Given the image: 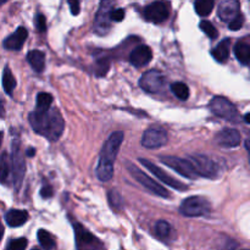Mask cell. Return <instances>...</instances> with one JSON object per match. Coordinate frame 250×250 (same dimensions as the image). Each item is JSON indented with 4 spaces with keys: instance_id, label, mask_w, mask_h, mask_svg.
Instances as JSON below:
<instances>
[{
    "instance_id": "29",
    "label": "cell",
    "mask_w": 250,
    "mask_h": 250,
    "mask_svg": "<svg viewBox=\"0 0 250 250\" xmlns=\"http://www.w3.org/2000/svg\"><path fill=\"white\" fill-rule=\"evenodd\" d=\"M171 232H172V227L168 224L167 221H164V220H160V221L156 222L155 225V233L159 238L161 239H167L170 237Z\"/></svg>"
},
{
    "instance_id": "11",
    "label": "cell",
    "mask_w": 250,
    "mask_h": 250,
    "mask_svg": "<svg viewBox=\"0 0 250 250\" xmlns=\"http://www.w3.org/2000/svg\"><path fill=\"white\" fill-rule=\"evenodd\" d=\"M139 163H141L144 167L148 168V170L150 171V172L153 173V175L155 176V177L158 178L160 182L165 183V185L168 186V187L173 188V189H176V190H180V192H183V190L188 189V187L185 185V183H182V182H180L178 180H176L175 177H172V176H170L168 173H166L165 171L161 170L159 166H156L155 164L150 163V161L146 160V159H139Z\"/></svg>"
},
{
    "instance_id": "45",
    "label": "cell",
    "mask_w": 250,
    "mask_h": 250,
    "mask_svg": "<svg viewBox=\"0 0 250 250\" xmlns=\"http://www.w3.org/2000/svg\"><path fill=\"white\" fill-rule=\"evenodd\" d=\"M32 250H39V249H32Z\"/></svg>"
},
{
    "instance_id": "37",
    "label": "cell",
    "mask_w": 250,
    "mask_h": 250,
    "mask_svg": "<svg viewBox=\"0 0 250 250\" xmlns=\"http://www.w3.org/2000/svg\"><path fill=\"white\" fill-rule=\"evenodd\" d=\"M68 5H70V10L72 12V15H78L81 11L80 7V0H67Z\"/></svg>"
},
{
    "instance_id": "17",
    "label": "cell",
    "mask_w": 250,
    "mask_h": 250,
    "mask_svg": "<svg viewBox=\"0 0 250 250\" xmlns=\"http://www.w3.org/2000/svg\"><path fill=\"white\" fill-rule=\"evenodd\" d=\"M217 14L222 21L229 23L239 14V1L238 0H220Z\"/></svg>"
},
{
    "instance_id": "32",
    "label": "cell",
    "mask_w": 250,
    "mask_h": 250,
    "mask_svg": "<svg viewBox=\"0 0 250 250\" xmlns=\"http://www.w3.org/2000/svg\"><path fill=\"white\" fill-rule=\"evenodd\" d=\"M27 239L26 238H17L10 242L7 250H26L27 248Z\"/></svg>"
},
{
    "instance_id": "8",
    "label": "cell",
    "mask_w": 250,
    "mask_h": 250,
    "mask_svg": "<svg viewBox=\"0 0 250 250\" xmlns=\"http://www.w3.org/2000/svg\"><path fill=\"white\" fill-rule=\"evenodd\" d=\"M160 161L171 170L176 171L188 180H195L197 177H199L194 166L189 160H185V159L177 158V156H161Z\"/></svg>"
},
{
    "instance_id": "26",
    "label": "cell",
    "mask_w": 250,
    "mask_h": 250,
    "mask_svg": "<svg viewBox=\"0 0 250 250\" xmlns=\"http://www.w3.org/2000/svg\"><path fill=\"white\" fill-rule=\"evenodd\" d=\"M54 99L49 93H39L37 95V111H48L51 109V104H53Z\"/></svg>"
},
{
    "instance_id": "3",
    "label": "cell",
    "mask_w": 250,
    "mask_h": 250,
    "mask_svg": "<svg viewBox=\"0 0 250 250\" xmlns=\"http://www.w3.org/2000/svg\"><path fill=\"white\" fill-rule=\"evenodd\" d=\"M126 167H127V170H128V172L131 173L132 177H133L137 182L141 183V185L143 186L146 189H148L149 192L153 193V194H155V195H158V197L166 198V199H167V198H170V193L165 189V187H163L160 183H158L156 181H154L150 176H148L146 172H144V171H142L141 168L137 167L134 164L129 163L128 161V163H126Z\"/></svg>"
},
{
    "instance_id": "38",
    "label": "cell",
    "mask_w": 250,
    "mask_h": 250,
    "mask_svg": "<svg viewBox=\"0 0 250 250\" xmlns=\"http://www.w3.org/2000/svg\"><path fill=\"white\" fill-rule=\"evenodd\" d=\"M54 194V190L51 188V186H44L41 189V195L44 198V199H48V198H51Z\"/></svg>"
},
{
    "instance_id": "34",
    "label": "cell",
    "mask_w": 250,
    "mask_h": 250,
    "mask_svg": "<svg viewBox=\"0 0 250 250\" xmlns=\"http://www.w3.org/2000/svg\"><path fill=\"white\" fill-rule=\"evenodd\" d=\"M110 63L107 60H102L98 61V66H97V76L98 77H103L104 75H106V72L109 71Z\"/></svg>"
},
{
    "instance_id": "25",
    "label": "cell",
    "mask_w": 250,
    "mask_h": 250,
    "mask_svg": "<svg viewBox=\"0 0 250 250\" xmlns=\"http://www.w3.org/2000/svg\"><path fill=\"white\" fill-rule=\"evenodd\" d=\"M215 6V0H195V11L199 16H209Z\"/></svg>"
},
{
    "instance_id": "28",
    "label": "cell",
    "mask_w": 250,
    "mask_h": 250,
    "mask_svg": "<svg viewBox=\"0 0 250 250\" xmlns=\"http://www.w3.org/2000/svg\"><path fill=\"white\" fill-rule=\"evenodd\" d=\"M171 90L180 100H187L189 98V88L183 82H175L171 84Z\"/></svg>"
},
{
    "instance_id": "39",
    "label": "cell",
    "mask_w": 250,
    "mask_h": 250,
    "mask_svg": "<svg viewBox=\"0 0 250 250\" xmlns=\"http://www.w3.org/2000/svg\"><path fill=\"white\" fill-rule=\"evenodd\" d=\"M34 153H36V149H34V148L27 149V151H26L27 156H29V158H32V156H34Z\"/></svg>"
},
{
    "instance_id": "14",
    "label": "cell",
    "mask_w": 250,
    "mask_h": 250,
    "mask_svg": "<svg viewBox=\"0 0 250 250\" xmlns=\"http://www.w3.org/2000/svg\"><path fill=\"white\" fill-rule=\"evenodd\" d=\"M167 141V133L164 129L149 128L142 137V146L146 149H158L165 146Z\"/></svg>"
},
{
    "instance_id": "46",
    "label": "cell",
    "mask_w": 250,
    "mask_h": 250,
    "mask_svg": "<svg viewBox=\"0 0 250 250\" xmlns=\"http://www.w3.org/2000/svg\"><path fill=\"white\" fill-rule=\"evenodd\" d=\"M249 160H250V158H249Z\"/></svg>"
},
{
    "instance_id": "30",
    "label": "cell",
    "mask_w": 250,
    "mask_h": 250,
    "mask_svg": "<svg viewBox=\"0 0 250 250\" xmlns=\"http://www.w3.org/2000/svg\"><path fill=\"white\" fill-rule=\"evenodd\" d=\"M109 202H110V205H111L115 210L124 209L125 200L124 198H122V195L120 194L119 192H116V190L111 189L109 192Z\"/></svg>"
},
{
    "instance_id": "4",
    "label": "cell",
    "mask_w": 250,
    "mask_h": 250,
    "mask_svg": "<svg viewBox=\"0 0 250 250\" xmlns=\"http://www.w3.org/2000/svg\"><path fill=\"white\" fill-rule=\"evenodd\" d=\"M210 110L214 115H216L220 119H224L226 121L238 124L242 121V117L239 115L237 107L229 102V99L224 97H214L209 104Z\"/></svg>"
},
{
    "instance_id": "43",
    "label": "cell",
    "mask_w": 250,
    "mask_h": 250,
    "mask_svg": "<svg viewBox=\"0 0 250 250\" xmlns=\"http://www.w3.org/2000/svg\"><path fill=\"white\" fill-rule=\"evenodd\" d=\"M2 143V132H0V146H1Z\"/></svg>"
},
{
    "instance_id": "13",
    "label": "cell",
    "mask_w": 250,
    "mask_h": 250,
    "mask_svg": "<svg viewBox=\"0 0 250 250\" xmlns=\"http://www.w3.org/2000/svg\"><path fill=\"white\" fill-rule=\"evenodd\" d=\"M144 19L153 23H161L166 21L170 15V4L164 0H156L144 9Z\"/></svg>"
},
{
    "instance_id": "18",
    "label": "cell",
    "mask_w": 250,
    "mask_h": 250,
    "mask_svg": "<svg viewBox=\"0 0 250 250\" xmlns=\"http://www.w3.org/2000/svg\"><path fill=\"white\" fill-rule=\"evenodd\" d=\"M28 37V31L24 27H19L12 34L4 41L2 45L7 50H20Z\"/></svg>"
},
{
    "instance_id": "35",
    "label": "cell",
    "mask_w": 250,
    "mask_h": 250,
    "mask_svg": "<svg viewBox=\"0 0 250 250\" xmlns=\"http://www.w3.org/2000/svg\"><path fill=\"white\" fill-rule=\"evenodd\" d=\"M36 27L38 29V32H45L46 29V20L44 17V15L38 14L36 16Z\"/></svg>"
},
{
    "instance_id": "22",
    "label": "cell",
    "mask_w": 250,
    "mask_h": 250,
    "mask_svg": "<svg viewBox=\"0 0 250 250\" xmlns=\"http://www.w3.org/2000/svg\"><path fill=\"white\" fill-rule=\"evenodd\" d=\"M234 55H236L237 60L242 63V65H249L250 63V45L246 42H238L234 45Z\"/></svg>"
},
{
    "instance_id": "24",
    "label": "cell",
    "mask_w": 250,
    "mask_h": 250,
    "mask_svg": "<svg viewBox=\"0 0 250 250\" xmlns=\"http://www.w3.org/2000/svg\"><path fill=\"white\" fill-rule=\"evenodd\" d=\"M10 172H11V159L9 158V154L4 151L0 155V182H6Z\"/></svg>"
},
{
    "instance_id": "31",
    "label": "cell",
    "mask_w": 250,
    "mask_h": 250,
    "mask_svg": "<svg viewBox=\"0 0 250 250\" xmlns=\"http://www.w3.org/2000/svg\"><path fill=\"white\" fill-rule=\"evenodd\" d=\"M199 27H200V29H202V31L204 32V33L207 34L210 39H216L217 37H219V31H217L216 27H215L211 22L205 21L204 20V21L200 22Z\"/></svg>"
},
{
    "instance_id": "15",
    "label": "cell",
    "mask_w": 250,
    "mask_h": 250,
    "mask_svg": "<svg viewBox=\"0 0 250 250\" xmlns=\"http://www.w3.org/2000/svg\"><path fill=\"white\" fill-rule=\"evenodd\" d=\"M241 133L234 128H225L220 131L215 137L217 146L224 148H236L241 144Z\"/></svg>"
},
{
    "instance_id": "19",
    "label": "cell",
    "mask_w": 250,
    "mask_h": 250,
    "mask_svg": "<svg viewBox=\"0 0 250 250\" xmlns=\"http://www.w3.org/2000/svg\"><path fill=\"white\" fill-rule=\"evenodd\" d=\"M28 220V212L26 210L11 209L5 215V221L10 227L23 226Z\"/></svg>"
},
{
    "instance_id": "21",
    "label": "cell",
    "mask_w": 250,
    "mask_h": 250,
    "mask_svg": "<svg viewBox=\"0 0 250 250\" xmlns=\"http://www.w3.org/2000/svg\"><path fill=\"white\" fill-rule=\"evenodd\" d=\"M229 51H231V41L229 39H224L211 51V55L214 56V59L217 62H226L229 58Z\"/></svg>"
},
{
    "instance_id": "33",
    "label": "cell",
    "mask_w": 250,
    "mask_h": 250,
    "mask_svg": "<svg viewBox=\"0 0 250 250\" xmlns=\"http://www.w3.org/2000/svg\"><path fill=\"white\" fill-rule=\"evenodd\" d=\"M243 23H244V16L241 14V12H239V14L237 15V16L234 17L231 22H229V27L231 31H239V29L243 27Z\"/></svg>"
},
{
    "instance_id": "44",
    "label": "cell",
    "mask_w": 250,
    "mask_h": 250,
    "mask_svg": "<svg viewBox=\"0 0 250 250\" xmlns=\"http://www.w3.org/2000/svg\"><path fill=\"white\" fill-rule=\"evenodd\" d=\"M7 0H0V5H2V4H5V2H6Z\"/></svg>"
},
{
    "instance_id": "16",
    "label": "cell",
    "mask_w": 250,
    "mask_h": 250,
    "mask_svg": "<svg viewBox=\"0 0 250 250\" xmlns=\"http://www.w3.org/2000/svg\"><path fill=\"white\" fill-rule=\"evenodd\" d=\"M153 59V51L148 45H139L132 50L129 55V62L136 67L146 66Z\"/></svg>"
},
{
    "instance_id": "7",
    "label": "cell",
    "mask_w": 250,
    "mask_h": 250,
    "mask_svg": "<svg viewBox=\"0 0 250 250\" xmlns=\"http://www.w3.org/2000/svg\"><path fill=\"white\" fill-rule=\"evenodd\" d=\"M11 172H12V181H14L15 187H16V189H19L22 181H23L24 172H26V164H24V158L21 153V148H20L19 141L12 142Z\"/></svg>"
},
{
    "instance_id": "10",
    "label": "cell",
    "mask_w": 250,
    "mask_h": 250,
    "mask_svg": "<svg viewBox=\"0 0 250 250\" xmlns=\"http://www.w3.org/2000/svg\"><path fill=\"white\" fill-rule=\"evenodd\" d=\"M188 160L192 163L198 176H200V177L215 178L217 176L219 168H217L215 161L210 159L209 156L202 155V154H194V155H190Z\"/></svg>"
},
{
    "instance_id": "40",
    "label": "cell",
    "mask_w": 250,
    "mask_h": 250,
    "mask_svg": "<svg viewBox=\"0 0 250 250\" xmlns=\"http://www.w3.org/2000/svg\"><path fill=\"white\" fill-rule=\"evenodd\" d=\"M244 121H246L248 125H250V112L244 115Z\"/></svg>"
},
{
    "instance_id": "41",
    "label": "cell",
    "mask_w": 250,
    "mask_h": 250,
    "mask_svg": "<svg viewBox=\"0 0 250 250\" xmlns=\"http://www.w3.org/2000/svg\"><path fill=\"white\" fill-rule=\"evenodd\" d=\"M244 146H246V149L250 153V139H247L246 143H244Z\"/></svg>"
},
{
    "instance_id": "23",
    "label": "cell",
    "mask_w": 250,
    "mask_h": 250,
    "mask_svg": "<svg viewBox=\"0 0 250 250\" xmlns=\"http://www.w3.org/2000/svg\"><path fill=\"white\" fill-rule=\"evenodd\" d=\"M16 78L12 75L10 67L6 66V67L4 68V72H2V88H4L5 93H6L7 95H11L12 92L15 90V88H16Z\"/></svg>"
},
{
    "instance_id": "27",
    "label": "cell",
    "mask_w": 250,
    "mask_h": 250,
    "mask_svg": "<svg viewBox=\"0 0 250 250\" xmlns=\"http://www.w3.org/2000/svg\"><path fill=\"white\" fill-rule=\"evenodd\" d=\"M37 237H38L39 244L45 250H53L55 248V239H54V237L48 231H45V229H39Z\"/></svg>"
},
{
    "instance_id": "2",
    "label": "cell",
    "mask_w": 250,
    "mask_h": 250,
    "mask_svg": "<svg viewBox=\"0 0 250 250\" xmlns=\"http://www.w3.org/2000/svg\"><path fill=\"white\" fill-rule=\"evenodd\" d=\"M124 142V132L117 131L110 134L107 141L105 142L102 151H100L99 160H98L95 175L98 180L102 182H107L114 176V163L117 158L121 144Z\"/></svg>"
},
{
    "instance_id": "42",
    "label": "cell",
    "mask_w": 250,
    "mask_h": 250,
    "mask_svg": "<svg viewBox=\"0 0 250 250\" xmlns=\"http://www.w3.org/2000/svg\"><path fill=\"white\" fill-rule=\"evenodd\" d=\"M2 234H4V227H2L1 222H0V241H1V237Z\"/></svg>"
},
{
    "instance_id": "5",
    "label": "cell",
    "mask_w": 250,
    "mask_h": 250,
    "mask_svg": "<svg viewBox=\"0 0 250 250\" xmlns=\"http://www.w3.org/2000/svg\"><path fill=\"white\" fill-rule=\"evenodd\" d=\"M211 210L209 200L200 195L189 197L182 202L180 207V212L187 217H198L208 215Z\"/></svg>"
},
{
    "instance_id": "9",
    "label": "cell",
    "mask_w": 250,
    "mask_h": 250,
    "mask_svg": "<svg viewBox=\"0 0 250 250\" xmlns=\"http://www.w3.org/2000/svg\"><path fill=\"white\" fill-rule=\"evenodd\" d=\"M139 85L146 93L156 94V93H160L164 90L166 85V78L158 70L146 71L139 80Z\"/></svg>"
},
{
    "instance_id": "36",
    "label": "cell",
    "mask_w": 250,
    "mask_h": 250,
    "mask_svg": "<svg viewBox=\"0 0 250 250\" xmlns=\"http://www.w3.org/2000/svg\"><path fill=\"white\" fill-rule=\"evenodd\" d=\"M110 17L114 22H121L125 19V10L124 9H112L110 12Z\"/></svg>"
},
{
    "instance_id": "20",
    "label": "cell",
    "mask_w": 250,
    "mask_h": 250,
    "mask_svg": "<svg viewBox=\"0 0 250 250\" xmlns=\"http://www.w3.org/2000/svg\"><path fill=\"white\" fill-rule=\"evenodd\" d=\"M27 61L36 72H43L45 68V54L41 50H31L27 54Z\"/></svg>"
},
{
    "instance_id": "1",
    "label": "cell",
    "mask_w": 250,
    "mask_h": 250,
    "mask_svg": "<svg viewBox=\"0 0 250 250\" xmlns=\"http://www.w3.org/2000/svg\"><path fill=\"white\" fill-rule=\"evenodd\" d=\"M28 121L34 132L45 137L50 142L58 141L65 128L62 116L55 107H51L48 111L43 112L34 110L29 114Z\"/></svg>"
},
{
    "instance_id": "6",
    "label": "cell",
    "mask_w": 250,
    "mask_h": 250,
    "mask_svg": "<svg viewBox=\"0 0 250 250\" xmlns=\"http://www.w3.org/2000/svg\"><path fill=\"white\" fill-rule=\"evenodd\" d=\"M76 236V247L77 250H105L102 242L93 236L89 231L84 229L81 224H73Z\"/></svg>"
},
{
    "instance_id": "12",
    "label": "cell",
    "mask_w": 250,
    "mask_h": 250,
    "mask_svg": "<svg viewBox=\"0 0 250 250\" xmlns=\"http://www.w3.org/2000/svg\"><path fill=\"white\" fill-rule=\"evenodd\" d=\"M112 6H114V0H102L100 4L99 11H98L97 16H95V32L100 36H105L109 33L110 27H111V17H110V12L112 11Z\"/></svg>"
}]
</instances>
